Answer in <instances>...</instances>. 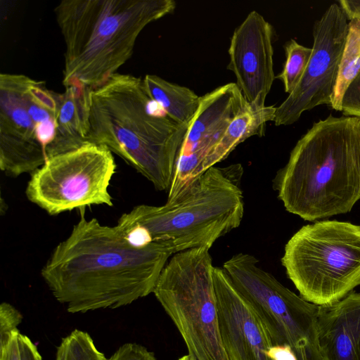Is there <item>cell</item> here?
Here are the masks:
<instances>
[{
	"label": "cell",
	"mask_w": 360,
	"mask_h": 360,
	"mask_svg": "<svg viewBox=\"0 0 360 360\" xmlns=\"http://www.w3.org/2000/svg\"><path fill=\"white\" fill-rule=\"evenodd\" d=\"M22 315L13 305L2 302L0 305V350L7 346L13 335L18 330Z\"/></svg>",
	"instance_id": "21"
},
{
	"label": "cell",
	"mask_w": 360,
	"mask_h": 360,
	"mask_svg": "<svg viewBox=\"0 0 360 360\" xmlns=\"http://www.w3.org/2000/svg\"><path fill=\"white\" fill-rule=\"evenodd\" d=\"M341 111L345 116L360 118V71L344 94Z\"/></svg>",
	"instance_id": "22"
},
{
	"label": "cell",
	"mask_w": 360,
	"mask_h": 360,
	"mask_svg": "<svg viewBox=\"0 0 360 360\" xmlns=\"http://www.w3.org/2000/svg\"><path fill=\"white\" fill-rule=\"evenodd\" d=\"M348 20H360V0H340L338 1Z\"/></svg>",
	"instance_id": "24"
},
{
	"label": "cell",
	"mask_w": 360,
	"mask_h": 360,
	"mask_svg": "<svg viewBox=\"0 0 360 360\" xmlns=\"http://www.w3.org/2000/svg\"><path fill=\"white\" fill-rule=\"evenodd\" d=\"M249 104L236 83L201 96L179 149L167 200L181 194L203 174V162L231 122Z\"/></svg>",
	"instance_id": "11"
},
{
	"label": "cell",
	"mask_w": 360,
	"mask_h": 360,
	"mask_svg": "<svg viewBox=\"0 0 360 360\" xmlns=\"http://www.w3.org/2000/svg\"><path fill=\"white\" fill-rule=\"evenodd\" d=\"M286 60L283 71L276 77L290 94L300 82L312 54V48L305 47L291 39L285 46Z\"/></svg>",
	"instance_id": "19"
},
{
	"label": "cell",
	"mask_w": 360,
	"mask_h": 360,
	"mask_svg": "<svg viewBox=\"0 0 360 360\" xmlns=\"http://www.w3.org/2000/svg\"><path fill=\"white\" fill-rule=\"evenodd\" d=\"M281 264L302 298L333 305L360 285V225L336 220L305 225L285 244Z\"/></svg>",
	"instance_id": "6"
},
{
	"label": "cell",
	"mask_w": 360,
	"mask_h": 360,
	"mask_svg": "<svg viewBox=\"0 0 360 360\" xmlns=\"http://www.w3.org/2000/svg\"><path fill=\"white\" fill-rule=\"evenodd\" d=\"M108 360H156L153 352L136 343H125Z\"/></svg>",
	"instance_id": "23"
},
{
	"label": "cell",
	"mask_w": 360,
	"mask_h": 360,
	"mask_svg": "<svg viewBox=\"0 0 360 360\" xmlns=\"http://www.w3.org/2000/svg\"><path fill=\"white\" fill-rule=\"evenodd\" d=\"M269 354L274 360H297L292 349L288 347L273 345Z\"/></svg>",
	"instance_id": "25"
},
{
	"label": "cell",
	"mask_w": 360,
	"mask_h": 360,
	"mask_svg": "<svg viewBox=\"0 0 360 360\" xmlns=\"http://www.w3.org/2000/svg\"><path fill=\"white\" fill-rule=\"evenodd\" d=\"M70 235L41 270L55 299L70 313L116 309L153 292L174 251L168 243L130 245L117 226L87 219L84 209Z\"/></svg>",
	"instance_id": "1"
},
{
	"label": "cell",
	"mask_w": 360,
	"mask_h": 360,
	"mask_svg": "<svg viewBox=\"0 0 360 360\" xmlns=\"http://www.w3.org/2000/svg\"><path fill=\"white\" fill-rule=\"evenodd\" d=\"M276 109L272 105L257 108L248 105L237 115L205 158L203 173L226 159L238 144L248 138L263 136L266 123L274 120Z\"/></svg>",
	"instance_id": "16"
},
{
	"label": "cell",
	"mask_w": 360,
	"mask_h": 360,
	"mask_svg": "<svg viewBox=\"0 0 360 360\" xmlns=\"http://www.w3.org/2000/svg\"><path fill=\"white\" fill-rule=\"evenodd\" d=\"M349 20L338 3L330 5L313 28L312 54L295 89L276 107V126L292 124L320 105H330L349 31Z\"/></svg>",
	"instance_id": "10"
},
{
	"label": "cell",
	"mask_w": 360,
	"mask_h": 360,
	"mask_svg": "<svg viewBox=\"0 0 360 360\" xmlns=\"http://www.w3.org/2000/svg\"><path fill=\"white\" fill-rule=\"evenodd\" d=\"M209 249L174 254L162 269L153 292L195 360H228L220 335Z\"/></svg>",
	"instance_id": "7"
},
{
	"label": "cell",
	"mask_w": 360,
	"mask_h": 360,
	"mask_svg": "<svg viewBox=\"0 0 360 360\" xmlns=\"http://www.w3.org/2000/svg\"><path fill=\"white\" fill-rule=\"evenodd\" d=\"M360 71V20H349V31L330 106L341 111L344 94Z\"/></svg>",
	"instance_id": "18"
},
{
	"label": "cell",
	"mask_w": 360,
	"mask_h": 360,
	"mask_svg": "<svg viewBox=\"0 0 360 360\" xmlns=\"http://www.w3.org/2000/svg\"><path fill=\"white\" fill-rule=\"evenodd\" d=\"M143 79L115 73L89 94L87 141L105 146L158 191L169 190L188 125L154 112Z\"/></svg>",
	"instance_id": "3"
},
{
	"label": "cell",
	"mask_w": 360,
	"mask_h": 360,
	"mask_svg": "<svg viewBox=\"0 0 360 360\" xmlns=\"http://www.w3.org/2000/svg\"><path fill=\"white\" fill-rule=\"evenodd\" d=\"M240 164L213 166L181 195L160 206L139 205L121 215L116 226L131 245L168 243L174 254L210 249L219 238L238 228L244 215Z\"/></svg>",
	"instance_id": "5"
},
{
	"label": "cell",
	"mask_w": 360,
	"mask_h": 360,
	"mask_svg": "<svg viewBox=\"0 0 360 360\" xmlns=\"http://www.w3.org/2000/svg\"><path fill=\"white\" fill-rule=\"evenodd\" d=\"M222 268L254 309L273 345L290 348L297 360H322L317 333L320 306L282 285L252 255H234Z\"/></svg>",
	"instance_id": "8"
},
{
	"label": "cell",
	"mask_w": 360,
	"mask_h": 360,
	"mask_svg": "<svg viewBox=\"0 0 360 360\" xmlns=\"http://www.w3.org/2000/svg\"><path fill=\"white\" fill-rule=\"evenodd\" d=\"M115 169L110 150L86 142L51 158L32 172L25 195L50 215L93 205L111 207L108 188Z\"/></svg>",
	"instance_id": "9"
},
{
	"label": "cell",
	"mask_w": 360,
	"mask_h": 360,
	"mask_svg": "<svg viewBox=\"0 0 360 360\" xmlns=\"http://www.w3.org/2000/svg\"><path fill=\"white\" fill-rule=\"evenodd\" d=\"M221 342L228 360H274L273 345L254 309L223 268L213 271Z\"/></svg>",
	"instance_id": "14"
},
{
	"label": "cell",
	"mask_w": 360,
	"mask_h": 360,
	"mask_svg": "<svg viewBox=\"0 0 360 360\" xmlns=\"http://www.w3.org/2000/svg\"><path fill=\"white\" fill-rule=\"evenodd\" d=\"M28 77L0 75V169L13 178L31 174L47 162L38 125L27 105Z\"/></svg>",
	"instance_id": "12"
},
{
	"label": "cell",
	"mask_w": 360,
	"mask_h": 360,
	"mask_svg": "<svg viewBox=\"0 0 360 360\" xmlns=\"http://www.w3.org/2000/svg\"><path fill=\"white\" fill-rule=\"evenodd\" d=\"M55 360H108L96 347L91 336L75 329L62 339Z\"/></svg>",
	"instance_id": "20"
},
{
	"label": "cell",
	"mask_w": 360,
	"mask_h": 360,
	"mask_svg": "<svg viewBox=\"0 0 360 360\" xmlns=\"http://www.w3.org/2000/svg\"><path fill=\"white\" fill-rule=\"evenodd\" d=\"M178 360H195V359L191 355L188 354L186 355L181 356Z\"/></svg>",
	"instance_id": "27"
},
{
	"label": "cell",
	"mask_w": 360,
	"mask_h": 360,
	"mask_svg": "<svg viewBox=\"0 0 360 360\" xmlns=\"http://www.w3.org/2000/svg\"><path fill=\"white\" fill-rule=\"evenodd\" d=\"M274 188L285 210L306 221L350 212L360 200V118L330 115L314 122Z\"/></svg>",
	"instance_id": "2"
},
{
	"label": "cell",
	"mask_w": 360,
	"mask_h": 360,
	"mask_svg": "<svg viewBox=\"0 0 360 360\" xmlns=\"http://www.w3.org/2000/svg\"><path fill=\"white\" fill-rule=\"evenodd\" d=\"M273 37L272 25L253 11L234 30L228 51L227 68L248 103L257 108L265 106L275 79Z\"/></svg>",
	"instance_id": "13"
},
{
	"label": "cell",
	"mask_w": 360,
	"mask_h": 360,
	"mask_svg": "<svg viewBox=\"0 0 360 360\" xmlns=\"http://www.w3.org/2000/svg\"><path fill=\"white\" fill-rule=\"evenodd\" d=\"M317 333L322 360H360V293L320 306Z\"/></svg>",
	"instance_id": "15"
},
{
	"label": "cell",
	"mask_w": 360,
	"mask_h": 360,
	"mask_svg": "<svg viewBox=\"0 0 360 360\" xmlns=\"http://www.w3.org/2000/svg\"><path fill=\"white\" fill-rule=\"evenodd\" d=\"M31 360H43L41 358V354L38 352V349H37L34 353L33 354Z\"/></svg>",
	"instance_id": "26"
},
{
	"label": "cell",
	"mask_w": 360,
	"mask_h": 360,
	"mask_svg": "<svg viewBox=\"0 0 360 360\" xmlns=\"http://www.w3.org/2000/svg\"><path fill=\"white\" fill-rule=\"evenodd\" d=\"M143 82L148 96L169 118L180 124H190L199 108L201 96L188 87L154 75H146Z\"/></svg>",
	"instance_id": "17"
},
{
	"label": "cell",
	"mask_w": 360,
	"mask_h": 360,
	"mask_svg": "<svg viewBox=\"0 0 360 360\" xmlns=\"http://www.w3.org/2000/svg\"><path fill=\"white\" fill-rule=\"evenodd\" d=\"M173 0H63L54 8L65 42L63 84L90 89L132 56L149 23L171 13Z\"/></svg>",
	"instance_id": "4"
}]
</instances>
